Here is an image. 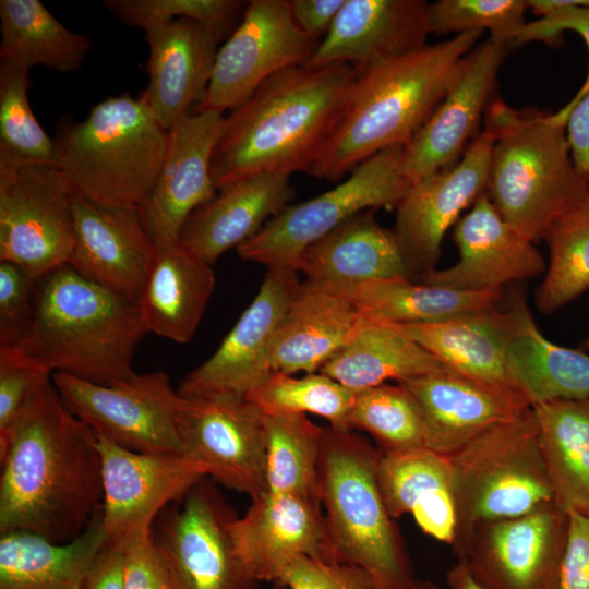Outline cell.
<instances>
[{"label": "cell", "mask_w": 589, "mask_h": 589, "mask_svg": "<svg viewBox=\"0 0 589 589\" xmlns=\"http://www.w3.org/2000/svg\"><path fill=\"white\" fill-rule=\"evenodd\" d=\"M177 426L182 454L206 476L251 498L266 491L264 413L253 402L230 395L180 396Z\"/></svg>", "instance_id": "15"}, {"label": "cell", "mask_w": 589, "mask_h": 589, "mask_svg": "<svg viewBox=\"0 0 589 589\" xmlns=\"http://www.w3.org/2000/svg\"><path fill=\"white\" fill-rule=\"evenodd\" d=\"M357 69L336 63L286 69L225 118L212 158L217 190L264 172L311 169L337 128Z\"/></svg>", "instance_id": "2"}, {"label": "cell", "mask_w": 589, "mask_h": 589, "mask_svg": "<svg viewBox=\"0 0 589 589\" xmlns=\"http://www.w3.org/2000/svg\"><path fill=\"white\" fill-rule=\"evenodd\" d=\"M416 399L426 447L450 455L531 406L517 389L484 384L453 371L400 382Z\"/></svg>", "instance_id": "24"}, {"label": "cell", "mask_w": 589, "mask_h": 589, "mask_svg": "<svg viewBox=\"0 0 589 589\" xmlns=\"http://www.w3.org/2000/svg\"><path fill=\"white\" fill-rule=\"evenodd\" d=\"M482 31L357 69L347 106L309 173L340 181L358 165L394 146H406L445 96L461 59Z\"/></svg>", "instance_id": "3"}, {"label": "cell", "mask_w": 589, "mask_h": 589, "mask_svg": "<svg viewBox=\"0 0 589 589\" xmlns=\"http://www.w3.org/2000/svg\"><path fill=\"white\" fill-rule=\"evenodd\" d=\"M527 7L541 17L526 22L513 48L531 41L556 45L564 31H573L584 38L589 51V0H528ZM588 91L589 71L582 86L570 101L578 100Z\"/></svg>", "instance_id": "47"}, {"label": "cell", "mask_w": 589, "mask_h": 589, "mask_svg": "<svg viewBox=\"0 0 589 589\" xmlns=\"http://www.w3.org/2000/svg\"><path fill=\"white\" fill-rule=\"evenodd\" d=\"M221 39L213 28L189 19L145 32L148 85L142 94L165 130L197 111Z\"/></svg>", "instance_id": "25"}, {"label": "cell", "mask_w": 589, "mask_h": 589, "mask_svg": "<svg viewBox=\"0 0 589 589\" xmlns=\"http://www.w3.org/2000/svg\"><path fill=\"white\" fill-rule=\"evenodd\" d=\"M107 541L101 516L65 543L11 531L0 537V589H81Z\"/></svg>", "instance_id": "34"}, {"label": "cell", "mask_w": 589, "mask_h": 589, "mask_svg": "<svg viewBox=\"0 0 589 589\" xmlns=\"http://www.w3.org/2000/svg\"><path fill=\"white\" fill-rule=\"evenodd\" d=\"M122 23L144 32L175 20L189 19L216 31L223 38L235 31L248 2L239 0H105Z\"/></svg>", "instance_id": "45"}, {"label": "cell", "mask_w": 589, "mask_h": 589, "mask_svg": "<svg viewBox=\"0 0 589 589\" xmlns=\"http://www.w3.org/2000/svg\"><path fill=\"white\" fill-rule=\"evenodd\" d=\"M124 589H173L152 533L127 542Z\"/></svg>", "instance_id": "50"}, {"label": "cell", "mask_w": 589, "mask_h": 589, "mask_svg": "<svg viewBox=\"0 0 589 589\" xmlns=\"http://www.w3.org/2000/svg\"><path fill=\"white\" fill-rule=\"evenodd\" d=\"M354 392L322 372L301 377L272 372L245 398L265 414L311 413L327 420L334 430L349 431Z\"/></svg>", "instance_id": "42"}, {"label": "cell", "mask_w": 589, "mask_h": 589, "mask_svg": "<svg viewBox=\"0 0 589 589\" xmlns=\"http://www.w3.org/2000/svg\"><path fill=\"white\" fill-rule=\"evenodd\" d=\"M560 589H589V515L569 512Z\"/></svg>", "instance_id": "51"}, {"label": "cell", "mask_w": 589, "mask_h": 589, "mask_svg": "<svg viewBox=\"0 0 589 589\" xmlns=\"http://www.w3.org/2000/svg\"><path fill=\"white\" fill-rule=\"evenodd\" d=\"M101 459V522L108 540L129 542L152 533L155 520L180 502L204 469L184 455L136 453L97 435Z\"/></svg>", "instance_id": "16"}, {"label": "cell", "mask_w": 589, "mask_h": 589, "mask_svg": "<svg viewBox=\"0 0 589 589\" xmlns=\"http://www.w3.org/2000/svg\"><path fill=\"white\" fill-rule=\"evenodd\" d=\"M348 429L371 435L382 453L426 447L420 408L400 383L356 390Z\"/></svg>", "instance_id": "41"}, {"label": "cell", "mask_w": 589, "mask_h": 589, "mask_svg": "<svg viewBox=\"0 0 589 589\" xmlns=\"http://www.w3.org/2000/svg\"><path fill=\"white\" fill-rule=\"evenodd\" d=\"M558 112L567 118L566 139L574 168L589 184V91L578 100H569Z\"/></svg>", "instance_id": "52"}, {"label": "cell", "mask_w": 589, "mask_h": 589, "mask_svg": "<svg viewBox=\"0 0 589 589\" xmlns=\"http://www.w3.org/2000/svg\"><path fill=\"white\" fill-rule=\"evenodd\" d=\"M446 581L448 589H484L472 577L462 558H457V562L448 569Z\"/></svg>", "instance_id": "55"}, {"label": "cell", "mask_w": 589, "mask_h": 589, "mask_svg": "<svg viewBox=\"0 0 589 589\" xmlns=\"http://www.w3.org/2000/svg\"><path fill=\"white\" fill-rule=\"evenodd\" d=\"M52 378V372L24 356L14 346L0 347V438Z\"/></svg>", "instance_id": "46"}, {"label": "cell", "mask_w": 589, "mask_h": 589, "mask_svg": "<svg viewBox=\"0 0 589 589\" xmlns=\"http://www.w3.org/2000/svg\"><path fill=\"white\" fill-rule=\"evenodd\" d=\"M298 273L336 291L416 274L395 231L383 227L373 209L361 212L311 244L301 254Z\"/></svg>", "instance_id": "28"}, {"label": "cell", "mask_w": 589, "mask_h": 589, "mask_svg": "<svg viewBox=\"0 0 589 589\" xmlns=\"http://www.w3.org/2000/svg\"><path fill=\"white\" fill-rule=\"evenodd\" d=\"M212 265L180 241L157 250L137 301L148 333L188 342L214 292Z\"/></svg>", "instance_id": "32"}, {"label": "cell", "mask_w": 589, "mask_h": 589, "mask_svg": "<svg viewBox=\"0 0 589 589\" xmlns=\"http://www.w3.org/2000/svg\"><path fill=\"white\" fill-rule=\"evenodd\" d=\"M52 383L70 411L96 435L129 450L183 455L177 426L179 394L163 372L103 385L62 372Z\"/></svg>", "instance_id": "11"}, {"label": "cell", "mask_w": 589, "mask_h": 589, "mask_svg": "<svg viewBox=\"0 0 589 589\" xmlns=\"http://www.w3.org/2000/svg\"><path fill=\"white\" fill-rule=\"evenodd\" d=\"M381 457L382 452L354 431L324 428L317 495L334 562L364 569L375 589H406L416 577L380 490Z\"/></svg>", "instance_id": "6"}, {"label": "cell", "mask_w": 589, "mask_h": 589, "mask_svg": "<svg viewBox=\"0 0 589 589\" xmlns=\"http://www.w3.org/2000/svg\"><path fill=\"white\" fill-rule=\"evenodd\" d=\"M423 0H346L309 67L357 69L424 47L430 34Z\"/></svg>", "instance_id": "26"}, {"label": "cell", "mask_w": 589, "mask_h": 589, "mask_svg": "<svg viewBox=\"0 0 589 589\" xmlns=\"http://www.w3.org/2000/svg\"><path fill=\"white\" fill-rule=\"evenodd\" d=\"M266 491L318 497V459L324 428L306 414L264 413Z\"/></svg>", "instance_id": "40"}, {"label": "cell", "mask_w": 589, "mask_h": 589, "mask_svg": "<svg viewBox=\"0 0 589 589\" xmlns=\"http://www.w3.org/2000/svg\"><path fill=\"white\" fill-rule=\"evenodd\" d=\"M515 329L507 348L513 386L531 407L589 398V354L556 345L539 330L520 292H512Z\"/></svg>", "instance_id": "33"}, {"label": "cell", "mask_w": 589, "mask_h": 589, "mask_svg": "<svg viewBox=\"0 0 589 589\" xmlns=\"http://www.w3.org/2000/svg\"><path fill=\"white\" fill-rule=\"evenodd\" d=\"M377 480L392 518L410 515L423 533L453 545L456 508L449 455L429 447L382 453Z\"/></svg>", "instance_id": "31"}, {"label": "cell", "mask_w": 589, "mask_h": 589, "mask_svg": "<svg viewBox=\"0 0 589 589\" xmlns=\"http://www.w3.org/2000/svg\"><path fill=\"white\" fill-rule=\"evenodd\" d=\"M492 136H474L454 165L412 183L397 205L394 231L414 272L435 269L443 239L486 190Z\"/></svg>", "instance_id": "19"}, {"label": "cell", "mask_w": 589, "mask_h": 589, "mask_svg": "<svg viewBox=\"0 0 589 589\" xmlns=\"http://www.w3.org/2000/svg\"><path fill=\"white\" fill-rule=\"evenodd\" d=\"M235 517L204 478L154 522L153 540L173 589H255L260 582L238 555L229 532Z\"/></svg>", "instance_id": "12"}, {"label": "cell", "mask_w": 589, "mask_h": 589, "mask_svg": "<svg viewBox=\"0 0 589 589\" xmlns=\"http://www.w3.org/2000/svg\"><path fill=\"white\" fill-rule=\"evenodd\" d=\"M127 543L110 541L99 550L81 589H124Z\"/></svg>", "instance_id": "53"}, {"label": "cell", "mask_w": 589, "mask_h": 589, "mask_svg": "<svg viewBox=\"0 0 589 589\" xmlns=\"http://www.w3.org/2000/svg\"><path fill=\"white\" fill-rule=\"evenodd\" d=\"M404 149L386 148L358 165L334 189L286 206L237 248L239 256L267 269L297 271L305 249L350 217L369 209L397 207L412 184L402 173Z\"/></svg>", "instance_id": "9"}, {"label": "cell", "mask_w": 589, "mask_h": 589, "mask_svg": "<svg viewBox=\"0 0 589 589\" xmlns=\"http://www.w3.org/2000/svg\"><path fill=\"white\" fill-rule=\"evenodd\" d=\"M300 286L298 272L268 268L251 304L218 349L181 382L182 397L245 398L273 372L269 353L277 326Z\"/></svg>", "instance_id": "17"}, {"label": "cell", "mask_w": 589, "mask_h": 589, "mask_svg": "<svg viewBox=\"0 0 589 589\" xmlns=\"http://www.w3.org/2000/svg\"><path fill=\"white\" fill-rule=\"evenodd\" d=\"M579 349L589 353V337L580 344Z\"/></svg>", "instance_id": "57"}, {"label": "cell", "mask_w": 589, "mask_h": 589, "mask_svg": "<svg viewBox=\"0 0 589 589\" xmlns=\"http://www.w3.org/2000/svg\"><path fill=\"white\" fill-rule=\"evenodd\" d=\"M446 371L452 370L400 328L363 314L352 340L320 372L352 390H361Z\"/></svg>", "instance_id": "35"}, {"label": "cell", "mask_w": 589, "mask_h": 589, "mask_svg": "<svg viewBox=\"0 0 589 589\" xmlns=\"http://www.w3.org/2000/svg\"><path fill=\"white\" fill-rule=\"evenodd\" d=\"M506 53L489 38L461 59L442 101L405 146L402 173L411 183L458 161L492 100Z\"/></svg>", "instance_id": "20"}, {"label": "cell", "mask_w": 589, "mask_h": 589, "mask_svg": "<svg viewBox=\"0 0 589 589\" xmlns=\"http://www.w3.org/2000/svg\"><path fill=\"white\" fill-rule=\"evenodd\" d=\"M525 0H438L428 5L430 34L490 32V39L507 49L526 24Z\"/></svg>", "instance_id": "44"}, {"label": "cell", "mask_w": 589, "mask_h": 589, "mask_svg": "<svg viewBox=\"0 0 589 589\" xmlns=\"http://www.w3.org/2000/svg\"><path fill=\"white\" fill-rule=\"evenodd\" d=\"M340 293L364 315L392 325L437 323L493 309L505 299L504 289L460 290L410 278L372 280Z\"/></svg>", "instance_id": "36"}, {"label": "cell", "mask_w": 589, "mask_h": 589, "mask_svg": "<svg viewBox=\"0 0 589 589\" xmlns=\"http://www.w3.org/2000/svg\"><path fill=\"white\" fill-rule=\"evenodd\" d=\"M557 112L517 110L490 101L484 130L492 136L485 193L498 214L536 242L550 223L589 190L576 172Z\"/></svg>", "instance_id": "5"}, {"label": "cell", "mask_w": 589, "mask_h": 589, "mask_svg": "<svg viewBox=\"0 0 589 589\" xmlns=\"http://www.w3.org/2000/svg\"><path fill=\"white\" fill-rule=\"evenodd\" d=\"M293 196L290 176L264 172L230 183L187 219L179 241L213 265L254 237Z\"/></svg>", "instance_id": "29"}, {"label": "cell", "mask_w": 589, "mask_h": 589, "mask_svg": "<svg viewBox=\"0 0 589 589\" xmlns=\"http://www.w3.org/2000/svg\"><path fill=\"white\" fill-rule=\"evenodd\" d=\"M449 457L455 553L478 524L524 516L554 503L532 408L485 431Z\"/></svg>", "instance_id": "8"}, {"label": "cell", "mask_w": 589, "mask_h": 589, "mask_svg": "<svg viewBox=\"0 0 589 589\" xmlns=\"http://www.w3.org/2000/svg\"><path fill=\"white\" fill-rule=\"evenodd\" d=\"M229 532L259 581L274 582L301 555L334 562L324 512L312 494L265 491L251 498L243 516L231 519Z\"/></svg>", "instance_id": "21"}, {"label": "cell", "mask_w": 589, "mask_h": 589, "mask_svg": "<svg viewBox=\"0 0 589 589\" xmlns=\"http://www.w3.org/2000/svg\"><path fill=\"white\" fill-rule=\"evenodd\" d=\"M318 44L297 25L289 0L249 1L240 23L218 49L196 112L235 109L273 75L305 64Z\"/></svg>", "instance_id": "13"}, {"label": "cell", "mask_w": 589, "mask_h": 589, "mask_svg": "<svg viewBox=\"0 0 589 589\" xmlns=\"http://www.w3.org/2000/svg\"><path fill=\"white\" fill-rule=\"evenodd\" d=\"M74 193L51 165L0 164V261L38 280L71 260Z\"/></svg>", "instance_id": "10"}, {"label": "cell", "mask_w": 589, "mask_h": 589, "mask_svg": "<svg viewBox=\"0 0 589 589\" xmlns=\"http://www.w3.org/2000/svg\"><path fill=\"white\" fill-rule=\"evenodd\" d=\"M294 22L310 37L318 40L329 32L346 0H289Z\"/></svg>", "instance_id": "54"}, {"label": "cell", "mask_w": 589, "mask_h": 589, "mask_svg": "<svg viewBox=\"0 0 589 589\" xmlns=\"http://www.w3.org/2000/svg\"><path fill=\"white\" fill-rule=\"evenodd\" d=\"M542 239L550 259L534 302L552 314L589 289V190L550 223Z\"/></svg>", "instance_id": "39"}, {"label": "cell", "mask_w": 589, "mask_h": 589, "mask_svg": "<svg viewBox=\"0 0 589 589\" xmlns=\"http://www.w3.org/2000/svg\"><path fill=\"white\" fill-rule=\"evenodd\" d=\"M53 142L55 166L74 194L139 206L158 177L168 131L143 94L123 93L94 105L83 121L62 118Z\"/></svg>", "instance_id": "7"}, {"label": "cell", "mask_w": 589, "mask_h": 589, "mask_svg": "<svg viewBox=\"0 0 589 589\" xmlns=\"http://www.w3.org/2000/svg\"><path fill=\"white\" fill-rule=\"evenodd\" d=\"M362 318L342 293L305 279L277 326L269 353L272 371L320 372L352 340Z\"/></svg>", "instance_id": "27"}, {"label": "cell", "mask_w": 589, "mask_h": 589, "mask_svg": "<svg viewBox=\"0 0 589 589\" xmlns=\"http://www.w3.org/2000/svg\"><path fill=\"white\" fill-rule=\"evenodd\" d=\"M274 584L284 589H375L364 569L309 555L289 562Z\"/></svg>", "instance_id": "48"}, {"label": "cell", "mask_w": 589, "mask_h": 589, "mask_svg": "<svg viewBox=\"0 0 589 589\" xmlns=\"http://www.w3.org/2000/svg\"><path fill=\"white\" fill-rule=\"evenodd\" d=\"M458 261L444 269L423 273L420 280L460 290L504 289L534 278L546 263L534 242L510 226L484 192L453 230Z\"/></svg>", "instance_id": "23"}, {"label": "cell", "mask_w": 589, "mask_h": 589, "mask_svg": "<svg viewBox=\"0 0 589 589\" xmlns=\"http://www.w3.org/2000/svg\"><path fill=\"white\" fill-rule=\"evenodd\" d=\"M36 280L17 265L0 261V347L17 345L34 313Z\"/></svg>", "instance_id": "49"}, {"label": "cell", "mask_w": 589, "mask_h": 589, "mask_svg": "<svg viewBox=\"0 0 589 589\" xmlns=\"http://www.w3.org/2000/svg\"><path fill=\"white\" fill-rule=\"evenodd\" d=\"M29 87V70L0 62V164L55 166L53 137L32 110Z\"/></svg>", "instance_id": "43"}, {"label": "cell", "mask_w": 589, "mask_h": 589, "mask_svg": "<svg viewBox=\"0 0 589 589\" xmlns=\"http://www.w3.org/2000/svg\"><path fill=\"white\" fill-rule=\"evenodd\" d=\"M406 589H442V588L431 580L416 578Z\"/></svg>", "instance_id": "56"}, {"label": "cell", "mask_w": 589, "mask_h": 589, "mask_svg": "<svg viewBox=\"0 0 589 589\" xmlns=\"http://www.w3.org/2000/svg\"><path fill=\"white\" fill-rule=\"evenodd\" d=\"M568 527L554 503L472 528L457 558L484 589H560Z\"/></svg>", "instance_id": "14"}, {"label": "cell", "mask_w": 589, "mask_h": 589, "mask_svg": "<svg viewBox=\"0 0 589 589\" xmlns=\"http://www.w3.org/2000/svg\"><path fill=\"white\" fill-rule=\"evenodd\" d=\"M147 333L136 303L68 264L36 281L33 320L14 347L52 373L112 385L136 375Z\"/></svg>", "instance_id": "4"}, {"label": "cell", "mask_w": 589, "mask_h": 589, "mask_svg": "<svg viewBox=\"0 0 589 589\" xmlns=\"http://www.w3.org/2000/svg\"><path fill=\"white\" fill-rule=\"evenodd\" d=\"M224 120L221 112L199 111L168 131L156 182L137 206L156 250L179 242L189 216L217 194L211 167Z\"/></svg>", "instance_id": "18"}, {"label": "cell", "mask_w": 589, "mask_h": 589, "mask_svg": "<svg viewBox=\"0 0 589 589\" xmlns=\"http://www.w3.org/2000/svg\"><path fill=\"white\" fill-rule=\"evenodd\" d=\"M503 302L493 309L437 323L395 326L453 372L484 384L516 389L507 370L515 311L509 297L505 305Z\"/></svg>", "instance_id": "30"}, {"label": "cell", "mask_w": 589, "mask_h": 589, "mask_svg": "<svg viewBox=\"0 0 589 589\" xmlns=\"http://www.w3.org/2000/svg\"><path fill=\"white\" fill-rule=\"evenodd\" d=\"M0 33V62L26 70L74 72L91 47L88 35L67 28L39 0H1Z\"/></svg>", "instance_id": "38"}, {"label": "cell", "mask_w": 589, "mask_h": 589, "mask_svg": "<svg viewBox=\"0 0 589 589\" xmlns=\"http://www.w3.org/2000/svg\"><path fill=\"white\" fill-rule=\"evenodd\" d=\"M75 236L69 265L137 304L156 254L139 207L74 194Z\"/></svg>", "instance_id": "22"}, {"label": "cell", "mask_w": 589, "mask_h": 589, "mask_svg": "<svg viewBox=\"0 0 589 589\" xmlns=\"http://www.w3.org/2000/svg\"><path fill=\"white\" fill-rule=\"evenodd\" d=\"M0 533L65 543L103 513L95 432L67 407L52 378L0 438Z\"/></svg>", "instance_id": "1"}, {"label": "cell", "mask_w": 589, "mask_h": 589, "mask_svg": "<svg viewBox=\"0 0 589 589\" xmlns=\"http://www.w3.org/2000/svg\"><path fill=\"white\" fill-rule=\"evenodd\" d=\"M531 408L554 504L589 515V398Z\"/></svg>", "instance_id": "37"}]
</instances>
